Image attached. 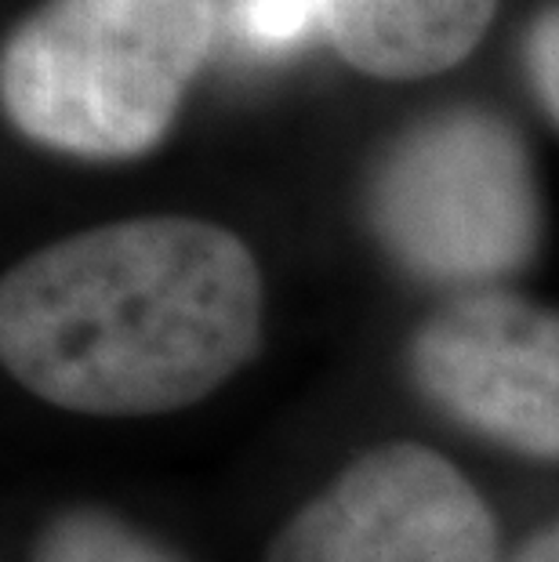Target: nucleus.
<instances>
[{
  "instance_id": "obj_6",
  "label": "nucleus",
  "mask_w": 559,
  "mask_h": 562,
  "mask_svg": "<svg viewBox=\"0 0 559 562\" xmlns=\"http://www.w3.org/2000/svg\"><path fill=\"white\" fill-rule=\"evenodd\" d=\"M316 11L353 69L374 80H422L476 52L497 0H316Z\"/></svg>"
},
{
  "instance_id": "obj_7",
  "label": "nucleus",
  "mask_w": 559,
  "mask_h": 562,
  "mask_svg": "<svg viewBox=\"0 0 559 562\" xmlns=\"http://www.w3.org/2000/svg\"><path fill=\"white\" fill-rule=\"evenodd\" d=\"M33 562H182L149 533L99 508L63 512L41 533Z\"/></svg>"
},
{
  "instance_id": "obj_10",
  "label": "nucleus",
  "mask_w": 559,
  "mask_h": 562,
  "mask_svg": "<svg viewBox=\"0 0 559 562\" xmlns=\"http://www.w3.org/2000/svg\"><path fill=\"white\" fill-rule=\"evenodd\" d=\"M508 562H559V522L545 526L541 533H534Z\"/></svg>"
},
{
  "instance_id": "obj_5",
  "label": "nucleus",
  "mask_w": 559,
  "mask_h": 562,
  "mask_svg": "<svg viewBox=\"0 0 559 562\" xmlns=\"http://www.w3.org/2000/svg\"><path fill=\"white\" fill-rule=\"evenodd\" d=\"M411 378L447 422L523 458L559 461V313L472 291L422 323Z\"/></svg>"
},
{
  "instance_id": "obj_4",
  "label": "nucleus",
  "mask_w": 559,
  "mask_h": 562,
  "mask_svg": "<svg viewBox=\"0 0 559 562\" xmlns=\"http://www.w3.org/2000/svg\"><path fill=\"white\" fill-rule=\"evenodd\" d=\"M266 562H497V526L447 458L385 442L305 501Z\"/></svg>"
},
{
  "instance_id": "obj_2",
  "label": "nucleus",
  "mask_w": 559,
  "mask_h": 562,
  "mask_svg": "<svg viewBox=\"0 0 559 562\" xmlns=\"http://www.w3.org/2000/svg\"><path fill=\"white\" fill-rule=\"evenodd\" d=\"M215 33L219 0H41L4 41V113L66 157H146L171 131Z\"/></svg>"
},
{
  "instance_id": "obj_9",
  "label": "nucleus",
  "mask_w": 559,
  "mask_h": 562,
  "mask_svg": "<svg viewBox=\"0 0 559 562\" xmlns=\"http://www.w3.org/2000/svg\"><path fill=\"white\" fill-rule=\"evenodd\" d=\"M523 74L545 116L559 127V0L530 19L523 37Z\"/></svg>"
},
{
  "instance_id": "obj_8",
  "label": "nucleus",
  "mask_w": 559,
  "mask_h": 562,
  "mask_svg": "<svg viewBox=\"0 0 559 562\" xmlns=\"http://www.w3.org/2000/svg\"><path fill=\"white\" fill-rule=\"evenodd\" d=\"M233 19L241 37L258 52L294 47L320 26L316 0H236Z\"/></svg>"
},
{
  "instance_id": "obj_3",
  "label": "nucleus",
  "mask_w": 559,
  "mask_h": 562,
  "mask_svg": "<svg viewBox=\"0 0 559 562\" xmlns=\"http://www.w3.org/2000/svg\"><path fill=\"white\" fill-rule=\"evenodd\" d=\"M364 214L403 272L466 294L516 277L541 244L530 149L483 105H447L403 127L367 175Z\"/></svg>"
},
{
  "instance_id": "obj_1",
  "label": "nucleus",
  "mask_w": 559,
  "mask_h": 562,
  "mask_svg": "<svg viewBox=\"0 0 559 562\" xmlns=\"http://www.w3.org/2000/svg\"><path fill=\"white\" fill-rule=\"evenodd\" d=\"M261 272L241 236L149 214L66 236L0 286V356L44 403L94 417L211 396L261 341Z\"/></svg>"
}]
</instances>
